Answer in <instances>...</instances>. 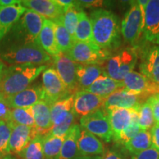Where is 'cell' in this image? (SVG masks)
<instances>
[{"mask_svg":"<svg viewBox=\"0 0 159 159\" xmlns=\"http://www.w3.org/2000/svg\"><path fill=\"white\" fill-rule=\"evenodd\" d=\"M149 0H139L130 2L121 26V33L125 41L136 45L144 27V9Z\"/></svg>","mask_w":159,"mask_h":159,"instance_id":"277c9868","label":"cell"},{"mask_svg":"<svg viewBox=\"0 0 159 159\" xmlns=\"http://www.w3.org/2000/svg\"><path fill=\"white\" fill-rule=\"evenodd\" d=\"M120 55V70L118 80L122 81L128 73L134 71L136 66L138 55L136 47H127L119 52Z\"/></svg>","mask_w":159,"mask_h":159,"instance_id":"83f0119b","label":"cell"},{"mask_svg":"<svg viewBox=\"0 0 159 159\" xmlns=\"http://www.w3.org/2000/svg\"><path fill=\"white\" fill-rule=\"evenodd\" d=\"M131 159H159V151L152 146L139 153L132 155Z\"/></svg>","mask_w":159,"mask_h":159,"instance_id":"f35d334b","label":"cell"},{"mask_svg":"<svg viewBox=\"0 0 159 159\" xmlns=\"http://www.w3.org/2000/svg\"><path fill=\"white\" fill-rule=\"evenodd\" d=\"M43 97L44 94L42 85H36L29 86L17 94L11 95L4 99V101L10 108H30L43 100Z\"/></svg>","mask_w":159,"mask_h":159,"instance_id":"4fadbf2b","label":"cell"},{"mask_svg":"<svg viewBox=\"0 0 159 159\" xmlns=\"http://www.w3.org/2000/svg\"><path fill=\"white\" fill-rule=\"evenodd\" d=\"M80 123L81 128L89 131L95 136H98L105 142H110L113 139V132L105 109H100L81 117Z\"/></svg>","mask_w":159,"mask_h":159,"instance_id":"52a82bcc","label":"cell"},{"mask_svg":"<svg viewBox=\"0 0 159 159\" xmlns=\"http://www.w3.org/2000/svg\"><path fill=\"white\" fill-rule=\"evenodd\" d=\"M13 125L8 122L0 120V159L7 156V149Z\"/></svg>","mask_w":159,"mask_h":159,"instance_id":"d590c367","label":"cell"},{"mask_svg":"<svg viewBox=\"0 0 159 159\" xmlns=\"http://www.w3.org/2000/svg\"><path fill=\"white\" fill-rule=\"evenodd\" d=\"M7 122L12 125L35 127L34 118L31 107L11 108Z\"/></svg>","mask_w":159,"mask_h":159,"instance_id":"4dcf8cb0","label":"cell"},{"mask_svg":"<svg viewBox=\"0 0 159 159\" xmlns=\"http://www.w3.org/2000/svg\"><path fill=\"white\" fill-rule=\"evenodd\" d=\"M81 127L74 124L66 135L62 148L55 159H75L79 156L78 139Z\"/></svg>","mask_w":159,"mask_h":159,"instance_id":"cb8c5ba5","label":"cell"},{"mask_svg":"<svg viewBox=\"0 0 159 159\" xmlns=\"http://www.w3.org/2000/svg\"><path fill=\"white\" fill-rule=\"evenodd\" d=\"M51 104L45 100H41L31 107L33 111L35 128L40 136H45L52 128L51 117Z\"/></svg>","mask_w":159,"mask_h":159,"instance_id":"d6986e66","label":"cell"},{"mask_svg":"<svg viewBox=\"0 0 159 159\" xmlns=\"http://www.w3.org/2000/svg\"><path fill=\"white\" fill-rule=\"evenodd\" d=\"M126 159H128V158H126Z\"/></svg>","mask_w":159,"mask_h":159,"instance_id":"f907efd6","label":"cell"},{"mask_svg":"<svg viewBox=\"0 0 159 159\" xmlns=\"http://www.w3.org/2000/svg\"><path fill=\"white\" fill-rule=\"evenodd\" d=\"M0 60L10 66L46 65L53 61V57L36 43H29L13 44L7 47L0 52Z\"/></svg>","mask_w":159,"mask_h":159,"instance_id":"3957f363","label":"cell"},{"mask_svg":"<svg viewBox=\"0 0 159 159\" xmlns=\"http://www.w3.org/2000/svg\"><path fill=\"white\" fill-rule=\"evenodd\" d=\"M105 99L85 91H77L75 94L72 109L75 117L81 118L102 109L104 108Z\"/></svg>","mask_w":159,"mask_h":159,"instance_id":"8fae6325","label":"cell"},{"mask_svg":"<svg viewBox=\"0 0 159 159\" xmlns=\"http://www.w3.org/2000/svg\"><path fill=\"white\" fill-rule=\"evenodd\" d=\"M105 111L113 132V139L117 142L123 131L132 122V108H113Z\"/></svg>","mask_w":159,"mask_h":159,"instance_id":"ac0fdd59","label":"cell"},{"mask_svg":"<svg viewBox=\"0 0 159 159\" xmlns=\"http://www.w3.org/2000/svg\"><path fill=\"white\" fill-rule=\"evenodd\" d=\"M102 156H79L75 159H102Z\"/></svg>","mask_w":159,"mask_h":159,"instance_id":"bcb514c9","label":"cell"},{"mask_svg":"<svg viewBox=\"0 0 159 159\" xmlns=\"http://www.w3.org/2000/svg\"><path fill=\"white\" fill-rule=\"evenodd\" d=\"M105 67L103 68L105 75L111 78L118 80L119 70H120V55L118 54L110 56L104 62ZM119 81V80H118Z\"/></svg>","mask_w":159,"mask_h":159,"instance_id":"8d00e7d4","label":"cell"},{"mask_svg":"<svg viewBox=\"0 0 159 159\" xmlns=\"http://www.w3.org/2000/svg\"><path fill=\"white\" fill-rule=\"evenodd\" d=\"M2 159H16V158H14V157H13L12 156H11V155H7V156L4 157Z\"/></svg>","mask_w":159,"mask_h":159,"instance_id":"c3c4849f","label":"cell"},{"mask_svg":"<svg viewBox=\"0 0 159 159\" xmlns=\"http://www.w3.org/2000/svg\"><path fill=\"white\" fill-rule=\"evenodd\" d=\"M55 2H56L59 5H61L63 9L69 7V6L71 5V4L74 3V1H71V0H55Z\"/></svg>","mask_w":159,"mask_h":159,"instance_id":"f6af8a7d","label":"cell"},{"mask_svg":"<svg viewBox=\"0 0 159 159\" xmlns=\"http://www.w3.org/2000/svg\"><path fill=\"white\" fill-rule=\"evenodd\" d=\"M144 39L159 45V0H149L144 9Z\"/></svg>","mask_w":159,"mask_h":159,"instance_id":"5bb4252c","label":"cell"},{"mask_svg":"<svg viewBox=\"0 0 159 159\" xmlns=\"http://www.w3.org/2000/svg\"><path fill=\"white\" fill-rule=\"evenodd\" d=\"M79 156H97L105 153L102 142L89 131L81 128L78 139Z\"/></svg>","mask_w":159,"mask_h":159,"instance_id":"44dd1931","label":"cell"},{"mask_svg":"<svg viewBox=\"0 0 159 159\" xmlns=\"http://www.w3.org/2000/svg\"><path fill=\"white\" fill-rule=\"evenodd\" d=\"M151 105L155 120L159 122V94L152 95L147 99Z\"/></svg>","mask_w":159,"mask_h":159,"instance_id":"60d3db41","label":"cell"},{"mask_svg":"<svg viewBox=\"0 0 159 159\" xmlns=\"http://www.w3.org/2000/svg\"><path fill=\"white\" fill-rule=\"evenodd\" d=\"M123 89L134 94L140 95L144 99L159 94V85L156 84L144 75L133 71L128 73L122 80Z\"/></svg>","mask_w":159,"mask_h":159,"instance_id":"9c48e42d","label":"cell"},{"mask_svg":"<svg viewBox=\"0 0 159 159\" xmlns=\"http://www.w3.org/2000/svg\"><path fill=\"white\" fill-rule=\"evenodd\" d=\"M42 87L44 94L43 100L51 105L71 95L54 67H47L43 71Z\"/></svg>","mask_w":159,"mask_h":159,"instance_id":"ba28073f","label":"cell"},{"mask_svg":"<svg viewBox=\"0 0 159 159\" xmlns=\"http://www.w3.org/2000/svg\"><path fill=\"white\" fill-rule=\"evenodd\" d=\"M144 99V97L140 95L134 94L125 89H121L105 97L103 108L105 110L113 108H135L141 106Z\"/></svg>","mask_w":159,"mask_h":159,"instance_id":"e0dca14e","label":"cell"},{"mask_svg":"<svg viewBox=\"0 0 159 159\" xmlns=\"http://www.w3.org/2000/svg\"><path fill=\"white\" fill-rule=\"evenodd\" d=\"M125 148L132 155L139 153L152 147L150 132L148 130H140L136 136L127 142Z\"/></svg>","mask_w":159,"mask_h":159,"instance_id":"f546056e","label":"cell"},{"mask_svg":"<svg viewBox=\"0 0 159 159\" xmlns=\"http://www.w3.org/2000/svg\"><path fill=\"white\" fill-rule=\"evenodd\" d=\"M75 119V116L72 111L63 122L59 123L57 125H53L48 134H50L55 136L65 137L71 127L74 125Z\"/></svg>","mask_w":159,"mask_h":159,"instance_id":"74e56055","label":"cell"},{"mask_svg":"<svg viewBox=\"0 0 159 159\" xmlns=\"http://www.w3.org/2000/svg\"><path fill=\"white\" fill-rule=\"evenodd\" d=\"M63 16L55 20L52 22L54 23L55 40L57 49L61 53H66L72 47L75 41L63 25Z\"/></svg>","mask_w":159,"mask_h":159,"instance_id":"f1b7e54d","label":"cell"},{"mask_svg":"<svg viewBox=\"0 0 159 159\" xmlns=\"http://www.w3.org/2000/svg\"><path fill=\"white\" fill-rule=\"evenodd\" d=\"M139 70L141 74L159 85V45L150 46L143 49Z\"/></svg>","mask_w":159,"mask_h":159,"instance_id":"9a60e30c","label":"cell"},{"mask_svg":"<svg viewBox=\"0 0 159 159\" xmlns=\"http://www.w3.org/2000/svg\"><path fill=\"white\" fill-rule=\"evenodd\" d=\"M66 54L75 63L81 65H99L110 57L108 50L99 48L94 43L77 41Z\"/></svg>","mask_w":159,"mask_h":159,"instance_id":"8992f818","label":"cell"},{"mask_svg":"<svg viewBox=\"0 0 159 159\" xmlns=\"http://www.w3.org/2000/svg\"><path fill=\"white\" fill-rule=\"evenodd\" d=\"M21 3V0H0V7H8Z\"/></svg>","mask_w":159,"mask_h":159,"instance_id":"ee69618b","label":"cell"},{"mask_svg":"<svg viewBox=\"0 0 159 159\" xmlns=\"http://www.w3.org/2000/svg\"><path fill=\"white\" fill-rule=\"evenodd\" d=\"M26 11L27 9L21 3L8 7H0V43Z\"/></svg>","mask_w":159,"mask_h":159,"instance_id":"ffe728a7","label":"cell"},{"mask_svg":"<svg viewBox=\"0 0 159 159\" xmlns=\"http://www.w3.org/2000/svg\"><path fill=\"white\" fill-rule=\"evenodd\" d=\"M65 137L47 134L43 136V150L45 159H55L62 148Z\"/></svg>","mask_w":159,"mask_h":159,"instance_id":"1f68e13d","label":"cell"},{"mask_svg":"<svg viewBox=\"0 0 159 159\" xmlns=\"http://www.w3.org/2000/svg\"><path fill=\"white\" fill-rule=\"evenodd\" d=\"M2 99V96H1V94H0V99Z\"/></svg>","mask_w":159,"mask_h":159,"instance_id":"681fc988","label":"cell"},{"mask_svg":"<svg viewBox=\"0 0 159 159\" xmlns=\"http://www.w3.org/2000/svg\"><path fill=\"white\" fill-rule=\"evenodd\" d=\"M47 68V65L22 64L5 67L0 80V94L2 99L28 88Z\"/></svg>","mask_w":159,"mask_h":159,"instance_id":"7a4b0ae2","label":"cell"},{"mask_svg":"<svg viewBox=\"0 0 159 159\" xmlns=\"http://www.w3.org/2000/svg\"><path fill=\"white\" fill-rule=\"evenodd\" d=\"M74 99L75 94H71L51 105V117L53 125L63 122L67 118L72 111Z\"/></svg>","mask_w":159,"mask_h":159,"instance_id":"484cf974","label":"cell"},{"mask_svg":"<svg viewBox=\"0 0 159 159\" xmlns=\"http://www.w3.org/2000/svg\"><path fill=\"white\" fill-rule=\"evenodd\" d=\"M80 10L82 9L80 8L75 3V1H74V3L64 8V13H63V25L67 30V31L69 32L74 41L75 31H76L77 24H78V16Z\"/></svg>","mask_w":159,"mask_h":159,"instance_id":"836d02e7","label":"cell"},{"mask_svg":"<svg viewBox=\"0 0 159 159\" xmlns=\"http://www.w3.org/2000/svg\"><path fill=\"white\" fill-rule=\"evenodd\" d=\"M17 159H45L43 150V136H38L19 155Z\"/></svg>","mask_w":159,"mask_h":159,"instance_id":"d6a6232c","label":"cell"},{"mask_svg":"<svg viewBox=\"0 0 159 159\" xmlns=\"http://www.w3.org/2000/svg\"><path fill=\"white\" fill-rule=\"evenodd\" d=\"M89 18L95 45L108 51L121 44V27L116 14L106 9L97 8L91 11Z\"/></svg>","mask_w":159,"mask_h":159,"instance_id":"6da1fadb","label":"cell"},{"mask_svg":"<svg viewBox=\"0 0 159 159\" xmlns=\"http://www.w3.org/2000/svg\"><path fill=\"white\" fill-rule=\"evenodd\" d=\"M122 81H118L107 76L106 75H102L99 77L89 88L84 89L87 92H90L101 97H107L109 95L116 91L119 89H123Z\"/></svg>","mask_w":159,"mask_h":159,"instance_id":"603a6c76","label":"cell"},{"mask_svg":"<svg viewBox=\"0 0 159 159\" xmlns=\"http://www.w3.org/2000/svg\"><path fill=\"white\" fill-rule=\"evenodd\" d=\"M76 5L80 9L83 8H102V7L106 4V2L102 0H83V1H75Z\"/></svg>","mask_w":159,"mask_h":159,"instance_id":"ab89813d","label":"cell"},{"mask_svg":"<svg viewBox=\"0 0 159 159\" xmlns=\"http://www.w3.org/2000/svg\"><path fill=\"white\" fill-rule=\"evenodd\" d=\"M75 41L94 43L91 19L83 10H80L79 13L78 24L75 31Z\"/></svg>","mask_w":159,"mask_h":159,"instance_id":"4316f807","label":"cell"},{"mask_svg":"<svg viewBox=\"0 0 159 159\" xmlns=\"http://www.w3.org/2000/svg\"><path fill=\"white\" fill-rule=\"evenodd\" d=\"M12 125L13 128L10 137L7 154L16 156L39 134L35 127Z\"/></svg>","mask_w":159,"mask_h":159,"instance_id":"7c38bea8","label":"cell"},{"mask_svg":"<svg viewBox=\"0 0 159 159\" xmlns=\"http://www.w3.org/2000/svg\"><path fill=\"white\" fill-rule=\"evenodd\" d=\"M21 5L52 21L62 17L64 13V9L55 0H21Z\"/></svg>","mask_w":159,"mask_h":159,"instance_id":"2e32d148","label":"cell"},{"mask_svg":"<svg viewBox=\"0 0 159 159\" xmlns=\"http://www.w3.org/2000/svg\"><path fill=\"white\" fill-rule=\"evenodd\" d=\"M54 69L62 80L69 93L79 91L77 80V70L78 63L73 61L66 53H61L53 57Z\"/></svg>","mask_w":159,"mask_h":159,"instance_id":"30bf717a","label":"cell"},{"mask_svg":"<svg viewBox=\"0 0 159 159\" xmlns=\"http://www.w3.org/2000/svg\"><path fill=\"white\" fill-rule=\"evenodd\" d=\"M105 75L100 65L79 64L77 70V80L79 91L89 88L101 75Z\"/></svg>","mask_w":159,"mask_h":159,"instance_id":"d4e9b609","label":"cell"},{"mask_svg":"<svg viewBox=\"0 0 159 159\" xmlns=\"http://www.w3.org/2000/svg\"><path fill=\"white\" fill-rule=\"evenodd\" d=\"M5 65H4V63H2V61L0 60V80H1L2 77V74H3V71H4V69H5Z\"/></svg>","mask_w":159,"mask_h":159,"instance_id":"7dc6e473","label":"cell"},{"mask_svg":"<svg viewBox=\"0 0 159 159\" xmlns=\"http://www.w3.org/2000/svg\"><path fill=\"white\" fill-rule=\"evenodd\" d=\"M152 146L159 151V122H156L150 130Z\"/></svg>","mask_w":159,"mask_h":159,"instance_id":"b9f144b4","label":"cell"},{"mask_svg":"<svg viewBox=\"0 0 159 159\" xmlns=\"http://www.w3.org/2000/svg\"><path fill=\"white\" fill-rule=\"evenodd\" d=\"M102 159H122V156L119 151L111 149L105 152L102 155Z\"/></svg>","mask_w":159,"mask_h":159,"instance_id":"7bdbcfd3","label":"cell"},{"mask_svg":"<svg viewBox=\"0 0 159 159\" xmlns=\"http://www.w3.org/2000/svg\"><path fill=\"white\" fill-rule=\"evenodd\" d=\"M155 118L151 105L146 100L139 110V125L142 130H148L155 125Z\"/></svg>","mask_w":159,"mask_h":159,"instance_id":"e575fe53","label":"cell"},{"mask_svg":"<svg viewBox=\"0 0 159 159\" xmlns=\"http://www.w3.org/2000/svg\"><path fill=\"white\" fill-rule=\"evenodd\" d=\"M35 43L52 57L61 54L55 40L54 23L50 20L45 19L41 33L38 36Z\"/></svg>","mask_w":159,"mask_h":159,"instance_id":"7402d4cb","label":"cell"},{"mask_svg":"<svg viewBox=\"0 0 159 159\" xmlns=\"http://www.w3.org/2000/svg\"><path fill=\"white\" fill-rule=\"evenodd\" d=\"M45 18L35 12L27 10L22 16L12 27L14 39L19 44L35 43L36 39L43 27Z\"/></svg>","mask_w":159,"mask_h":159,"instance_id":"5b68a950","label":"cell"}]
</instances>
